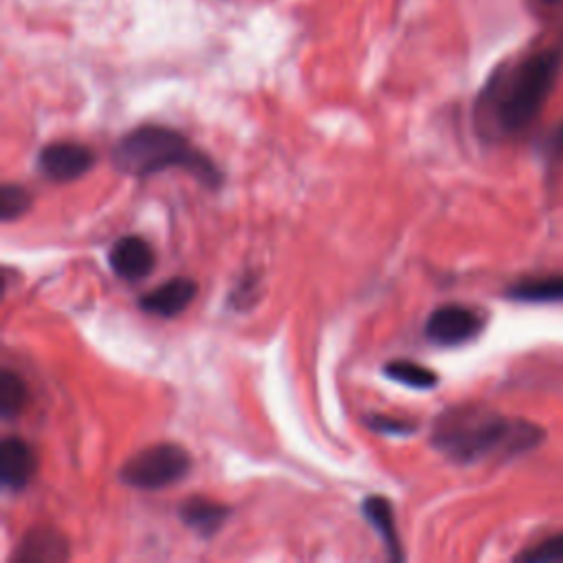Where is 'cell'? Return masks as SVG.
<instances>
[{
	"label": "cell",
	"mask_w": 563,
	"mask_h": 563,
	"mask_svg": "<svg viewBox=\"0 0 563 563\" xmlns=\"http://www.w3.org/2000/svg\"><path fill=\"white\" fill-rule=\"evenodd\" d=\"M543 440V429L523 418H510L482 405H455L444 409L431 429V444L457 464H475L486 457L521 455Z\"/></svg>",
	"instance_id": "cell-1"
},
{
	"label": "cell",
	"mask_w": 563,
	"mask_h": 563,
	"mask_svg": "<svg viewBox=\"0 0 563 563\" xmlns=\"http://www.w3.org/2000/svg\"><path fill=\"white\" fill-rule=\"evenodd\" d=\"M112 163L130 176H152L156 172L178 167L189 172L207 187H220L222 172L216 163L191 145L180 132L165 125H139L130 130L112 150Z\"/></svg>",
	"instance_id": "cell-2"
},
{
	"label": "cell",
	"mask_w": 563,
	"mask_h": 563,
	"mask_svg": "<svg viewBox=\"0 0 563 563\" xmlns=\"http://www.w3.org/2000/svg\"><path fill=\"white\" fill-rule=\"evenodd\" d=\"M561 68L559 51H543L526 59L495 101V119L501 132H517L532 123L548 101Z\"/></svg>",
	"instance_id": "cell-3"
},
{
	"label": "cell",
	"mask_w": 563,
	"mask_h": 563,
	"mask_svg": "<svg viewBox=\"0 0 563 563\" xmlns=\"http://www.w3.org/2000/svg\"><path fill=\"white\" fill-rule=\"evenodd\" d=\"M189 453L172 442L152 444L134 453L121 466V479L141 490H158L180 482L189 473Z\"/></svg>",
	"instance_id": "cell-4"
},
{
	"label": "cell",
	"mask_w": 563,
	"mask_h": 563,
	"mask_svg": "<svg viewBox=\"0 0 563 563\" xmlns=\"http://www.w3.org/2000/svg\"><path fill=\"white\" fill-rule=\"evenodd\" d=\"M484 328V317L466 306L446 303L435 308L427 323H424V336L442 347H455L471 339H475Z\"/></svg>",
	"instance_id": "cell-5"
},
{
	"label": "cell",
	"mask_w": 563,
	"mask_h": 563,
	"mask_svg": "<svg viewBox=\"0 0 563 563\" xmlns=\"http://www.w3.org/2000/svg\"><path fill=\"white\" fill-rule=\"evenodd\" d=\"M92 165H95V152L75 141L48 143L37 154L40 172L55 183L75 180L84 176Z\"/></svg>",
	"instance_id": "cell-6"
},
{
	"label": "cell",
	"mask_w": 563,
	"mask_h": 563,
	"mask_svg": "<svg viewBox=\"0 0 563 563\" xmlns=\"http://www.w3.org/2000/svg\"><path fill=\"white\" fill-rule=\"evenodd\" d=\"M108 262L117 277L125 282H139L152 273L154 251L143 238L123 235L112 244L108 253Z\"/></svg>",
	"instance_id": "cell-7"
},
{
	"label": "cell",
	"mask_w": 563,
	"mask_h": 563,
	"mask_svg": "<svg viewBox=\"0 0 563 563\" xmlns=\"http://www.w3.org/2000/svg\"><path fill=\"white\" fill-rule=\"evenodd\" d=\"M198 286L194 279L189 277H172L165 284L156 286L154 290L145 292L139 301V306L147 312V314H156V317H176L180 314L196 297Z\"/></svg>",
	"instance_id": "cell-8"
},
{
	"label": "cell",
	"mask_w": 563,
	"mask_h": 563,
	"mask_svg": "<svg viewBox=\"0 0 563 563\" xmlns=\"http://www.w3.org/2000/svg\"><path fill=\"white\" fill-rule=\"evenodd\" d=\"M35 453L18 435H9L0 444V482L9 490H22L35 475Z\"/></svg>",
	"instance_id": "cell-9"
},
{
	"label": "cell",
	"mask_w": 563,
	"mask_h": 563,
	"mask_svg": "<svg viewBox=\"0 0 563 563\" xmlns=\"http://www.w3.org/2000/svg\"><path fill=\"white\" fill-rule=\"evenodd\" d=\"M68 559V541L62 532H57L55 528H31L15 554H13V563H59Z\"/></svg>",
	"instance_id": "cell-10"
},
{
	"label": "cell",
	"mask_w": 563,
	"mask_h": 563,
	"mask_svg": "<svg viewBox=\"0 0 563 563\" xmlns=\"http://www.w3.org/2000/svg\"><path fill=\"white\" fill-rule=\"evenodd\" d=\"M178 515L187 528L200 537H211L222 528L231 508L207 497H189L178 506Z\"/></svg>",
	"instance_id": "cell-11"
},
{
	"label": "cell",
	"mask_w": 563,
	"mask_h": 563,
	"mask_svg": "<svg viewBox=\"0 0 563 563\" xmlns=\"http://www.w3.org/2000/svg\"><path fill=\"white\" fill-rule=\"evenodd\" d=\"M363 517L367 519V523L376 530V534L380 537L389 559L400 561L402 559V550H400V539L396 532V519H394V510L391 504L380 497V495H369L363 499Z\"/></svg>",
	"instance_id": "cell-12"
},
{
	"label": "cell",
	"mask_w": 563,
	"mask_h": 563,
	"mask_svg": "<svg viewBox=\"0 0 563 563\" xmlns=\"http://www.w3.org/2000/svg\"><path fill=\"white\" fill-rule=\"evenodd\" d=\"M512 301L526 303H561L563 301V275L521 279L506 290Z\"/></svg>",
	"instance_id": "cell-13"
},
{
	"label": "cell",
	"mask_w": 563,
	"mask_h": 563,
	"mask_svg": "<svg viewBox=\"0 0 563 563\" xmlns=\"http://www.w3.org/2000/svg\"><path fill=\"white\" fill-rule=\"evenodd\" d=\"M26 400H29V389L22 376L11 369H2L0 372V416L4 420L18 418L24 411Z\"/></svg>",
	"instance_id": "cell-14"
},
{
	"label": "cell",
	"mask_w": 563,
	"mask_h": 563,
	"mask_svg": "<svg viewBox=\"0 0 563 563\" xmlns=\"http://www.w3.org/2000/svg\"><path fill=\"white\" fill-rule=\"evenodd\" d=\"M385 376H389L391 380L405 385V387H413V389H431L438 383L435 372H431L429 367L407 361V358H396L385 363Z\"/></svg>",
	"instance_id": "cell-15"
},
{
	"label": "cell",
	"mask_w": 563,
	"mask_h": 563,
	"mask_svg": "<svg viewBox=\"0 0 563 563\" xmlns=\"http://www.w3.org/2000/svg\"><path fill=\"white\" fill-rule=\"evenodd\" d=\"M31 207V196L24 187L15 183H7L0 187V218L2 222H11L22 216Z\"/></svg>",
	"instance_id": "cell-16"
},
{
	"label": "cell",
	"mask_w": 563,
	"mask_h": 563,
	"mask_svg": "<svg viewBox=\"0 0 563 563\" xmlns=\"http://www.w3.org/2000/svg\"><path fill=\"white\" fill-rule=\"evenodd\" d=\"M517 559L530 563H563V534L541 541L539 545L521 552Z\"/></svg>",
	"instance_id": "cell-17"
},
{
	"label": "cell",
	"mask_w": 563,
	"mask_h": 563,
	"mask_svg": "<svg viewBox=\"0 0 563 563\" xmlns=\"http://www.w3.org/2000/svg\"><path fill=\"white\" fill-rule=\"evenodd\" d=\"M367 427L374 429L376 433H385V435H407L413 431L411 422L391 418V416H369Z\"/></svg>",
	"instance_id": "cell-18"
},
{
	"label": "cell",
	"mask_w": 563,
	"mask_h": 563,
	"mask_svg": "<svg viewBox=\"0 0 563 563\" xmlns=\"http://www.w3.org/2000/svg\"><path fill=\"white\" fill-rule=\"evenodd\" d=\"M552 152H563V125L556 130V134L552 136Z\"/></svg>",
	"instance_id": "cell-19"
},
{
	"label": "cell",
	"mask_w": 563,
	"mask_h": 563,
	"mask_svg": "<svg viewBox=\"0 0 563 563\" xmlns=\"http://www.w3.org/2000/svg\"><path fill=\"white\" fill-rule=\"evenodd\" d=\"M548 2H556V0H548Z\"/></svg>",
	"instance_id": "cell-20"
}]
</instances>
